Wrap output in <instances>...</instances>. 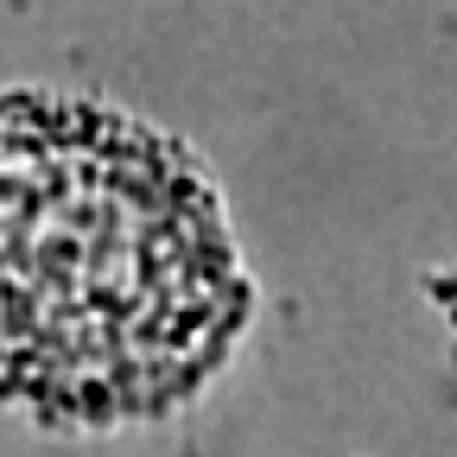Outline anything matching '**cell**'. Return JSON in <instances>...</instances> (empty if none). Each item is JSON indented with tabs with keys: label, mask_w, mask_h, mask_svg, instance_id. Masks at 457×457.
Listing matches in <instances>:
<instances>
[{
	"label": "cell",
	"mask_w": 457,
	"mask_h": 457,
	"mask_svg": "<svg viewBox=\"0 0 457 457\" xmlns=\"http://www.w3.org/2000/svg\"><path fill=\"white\" fill-rule=\"evenodd\" d=\"M242 279L179 146L83 102H0V394L159 413L228 350Z\"/></svg>",
	"instance_id": "1"
}]
</instances>
